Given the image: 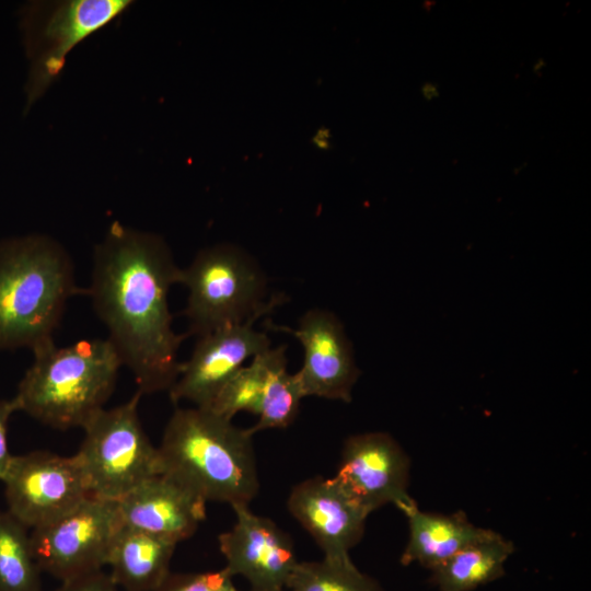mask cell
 I'll use <instances>...</instances> for the list:
<instances>
[{"instance_id":"6da1fadb","label":"cell","mask_w":591,"mask_h":591,"mask_svg":"<svg viewBox=\"0 0 591 591\" xmlns=\"http://www.w3.org/2000/svg\"><path fill=\"white\" fill-rule=\"evenodd\" d=\"M181 275L160 235L119 222L93 251L85 296L142 395L169 392L181 372L178 349L187 335L174 332L167 300Z\"/></svg>"},{"instance_id":"7a4b0ae2","label":"cell","mask_w":591,"mask_h":591,"mask_svg":"<svg viewBox=\"0 0 591 591\" xmlns=\"http://www.w3.org/2000/svg\"><path fill=\"white\" fill-rule=\"evenodd\" d=\"M253 436L208 408H176L158 447L162 473L206 502L250 506L259 490Z\"/></svg>"},{"instance_id":"3957f363","label":"cell","mask_w":591,"mask_h":591,"mask_svg":"<svg viewBox=\"0 0 591 591\" xmlns=\"http://www.w3.org/2000/svg\"><path fill=\"white\" fill-rule=\"evenodd\" d=\"M79 287L73 260L56 240L28 234L0 242V350L54 340Z\"/></svg>"},{"instance_id":"277c9868","label":"cell","mask_w":591,"mask_h":591,"mask_svg":"<svg viewBox=\"0 0 591 591\" xmlns=\"http://www.w3.org/2000/svg\"><path fill=\"white\" fill-rule=\"evenodd\" d=\"M33 351L14 399L18 409L55 429L83 428L112 395L121 360L107 338L55 340Z\"/></svg>"},{"instance_id":"5b68a950","label":"cell","mask_w":591,"mask_h":591,"mask_svg":"<svg viewBox=\"0 0 591 591\" xmlns=\"http://www.w3.org/2000/svg\"><path fill=\"white\" fill-rule=\"evenodd\" d=\"M181 285L188 291L183 314L188 335L200 337L241 323L257 313H270L286 301L276 294L265 301L267 278L258 263L241 247L221 243L197 253L182 268Z\"/></svg>"},{"instance_id":"8992f818","label":"cell","mask_w":591,"mask_h":591,"mask_svg":"<svg viewBox=\"0 0 591 591\" xmlns=\"http://www.w3.org/2000/svg\"><path fill=\"white\" fill-rule=\"evenodd\" d=\"M136 391L125 403L103 408L82 428L78 456L92 495L119 500L148 478L161 474L158 447L140 422Z\"/></svg>"},{"instance_id":"52a82bcc","label":"cell","mask_w":591,"mask_h":591,"mask_svg":"<svg viewBox=\"0 0 591 591\" xmlns=\"http://www.w3.org/2000/svg\"><path fill=\"white\" fill-rule=\"evenodd\" d=\"M129 0H66L36 2L24 14L26 49L31 58L28 104L59 77L68 54L83 39L126 11Z\"/></svg>"},{"instance_id":"ba28073f","label":"cell","mask_w":591,"mask_h":591,"mask_svg":"<svg viewBox=\"0 0 591 591\" xmlns=\"http://www.w3.org/2000/svg\"><path fill=\"white\" fill-rule=\"evenodd\" d=\"M121 525L116 500L90 495L60 518L31 530L36 563L61 582L100 571Z\"/></svg>"},{"instance_id":"9c48e42d","label":"cell","mask_w":591,"mask_h":591,"mask_svg":"<svg viewBox=\"0 0 591 591\" xmlns=\"http://www.w3.org/2000/svg\"><path fill=\"white\" fill-rule=\"evenodd\" d=\"M2 483L7 511L28 530L50 523L92 495L76 454L14 455Z\"/></svg>"},{"instance_id":"30bf717a","label":"cell","mask_w":591,"mask_h":591,"mask_svg":"<svg viewBox=\"0 0 591 591\" xmlns=\"http://www.w3.org/2000/svg\"><path fill=\"white\" fill-rule=\"evenodd\" d=\"M410 461L389 433L372 431L348 437L333 476L369 513L394 505L405 515L418 508L408 494Z\"/></svg>"},{"instance_id":"8fae6325","label":"cell","mask_w":591,"mask_h":591,"mask_svg":"<svg viewBox=\"0 0 591 591\" xmlns=\"http://www.w3.org/2000/svg\"><path fill=\"white\" fill-rule=\"evenodd\" d=\"M266 314L257 313L244 322L197 337L192 356L182 362L178 378L169 391L171 401L175 404L187 401L208 408L247 359L270 348L267 334L254 326Z\"/></svg>"},{"instance_id":"7c38bea8","label":"cell","mask_w":591,"mask_h":591,"mask_svg":"<svg viewBox=\"0 0 591 591\" xmlns=\"http://www.w3.org/2000/svg\"><path fill=\"white\" fill-rule=\"evenodd\" d=\"M267 326L292 334L302 345L303 363L294 374L304 397L351 402L360 370L344 325L334 313L323 309L309 310L296 329L270 322Z\"/></svg>"},{"instance_id":"4fadbf2b","label":"cell","mask_w":591,"mask_h":591,"mask_svg":"<svg viewBox=\"0 0 591 591\" xmlns=\"http://www.w3.org/2000/svg\"><path fill=\"white\" fill-rule=\"evenodd\" d=\"M235 522L218 536L219 548L232 576H243L252 591H287L299 563L293 541L271 519L250 506L232 507Z\"/></svg>"},{"instance_id":"5bb4252c","label":"cell","mask_w":591,"mask_h":591,"mask_svg":"<svg viewBox=\"0 0 591 591\" xmlns=\"http://www.w3.org/2000/svg\"><path fill=\"white\" fill-rule=\"evenodd\" d=\"M290 514L306 530L333 563H350V551L361 541L370 513L334 477L301 480L287 498Z\"/></svg>"},{"instance_id":"9a60e30c","label":"cell","mask_w":591,"mask_h":591,"mask_svg":"<svg viewBox=\"0 0 591 591\" xmlns=\"http://www.w3.org/2000/svg\"><path fill=\"white\" fill-rule=\"evenodd\" d=\"M206 501L172 476L154 475L117 500L123 525L179 543L206 519Z\"/></svg>"},{"instance_id":"2e32d148","label":"cell","mask_w":591,"mask_h":591,"mask_svg":"<svg viewBox=\"0 0 591 591\" xmlns=\"http://www.w3.org/2000/svg\"><path fill=\"white\" fill-rule=\"evenodd\" d=\"M406 517L409 534L401 556L404 566L417 563L432 570L468 545L498 534L473 524L464 512L441 514L416 508Z\"/></svg>"},{"instance_id":"e0dca14e","label":"cell","mask_w":591,"mask_h":591,"mask_svg":"<svg viewBox=\"0 0 591 591\" xmlns=\"http://www.w3.org/2000/svg\"><path fill=\"white\" fill-rule=\"evenodd\" d=\"M176 543L121 525L109 549V577L126 591H155L171 573Z\"/></svg>"},{"instance_id":"ac0fdd59","label":"cell","mask_w":591,"mask_h":591,"mask_svg":"<svg viewBox=\"0 0 591 591\" xmlns=\"http://www.w3.org/2000/svg\"><path fill=\"white\" fill-rule=\"evenodd\" d=\"M514 552L500 533L461 549L431 571L439 591H472L505 575V564Z\"/></svg>"},{"instance_id":"d6986e66","label":"cell","mask_w":591,"mask_h":591,"mask_svg":"<svg viewBox=\"0 0 591 591\" xmlns=\"http://www.w3.org/2000/svg\"><path fill=\"white\" fill-rule=\"evenodd\" d=\"M286 350L281 345L256 355L224 384L208 409L229 420L240 412L258 416L269 374L287 360Z\"/></svg>"},{"instance_id":"ffe728a7","label":"cell","mask_w":591,"mask_h":591,"mask_svg":"<svg viewBox=\"0 0 591 591\" xmlns=\"http://www.w3.org/2000/svg\"><path fill=\"white\" fill-rule=\"evenodd\" d=\"M28 532L0 509V591H43Z\"/></svg>"},{"instance_id":"44dd1931","label":"cell","mask_w":591,"mask_h":591,"mask_svg":"<svg viewBox=\"0 0 591 591\" xmlns=\"http://www.w3.org/2000/svg\"><path fill=\"white\" fill-rule=\"evenodd\" d=\"M287 591H383L371 577L350 563L299 561Z\"/></svg>"},{"instance_id":"7402d4cb","label":"cell","mask_w":591,"mask_h":591,"mask_svg":"<svg viewBox=\"0 0 591 591\" xmlns=\"http://www.w3.org/2000/svg\"><path fill=\"white\" fill-rule=\"evenodd\" d=\"M287 362H279L269 374L258 421L248 428L252 434L266 429L287 428L297 418L304 396L296 374L288 372Z\"/></svg>"},{"instance_id":"603a6c76","label":"cell","mask_w":591,"mask_h":591,"mask_svg":"<svg viewBox=\"0 0 591 591\" xmlns=\"http://www.w3.org/2000/svg\"><path fill=\"white\" fill-rule=\"evenodd\" d=\"M232 577L225 567L207 572L170 573L155 591H240Z\"/></svg>"},{"instance_id":"cb8c5ba5","label":"cell","mask_w":591,"mask_h":591,"mask_svg":"<svg viewBox=\"0 0 591 591\" xmlns=\"http://www.w3.org/2000/svg\"><path fill=\"white\" fill-rule=\"evenodd\" d=\"M18 410L14 397L0 398V483L4 479L14 456L8 447V425L11 416Z\"/></svg>"},{"instance_id":"d4e9b609","label":"cell","mask_w":591,"mask_h":591,"mask_svg":"<svg viewBox=\"0 0 591 591\" xmlns=\"http://www.w3.org/2000/svg\"><path fill=\"white\" fill-rule=\"evenodd\" d=\"M116 587L109 575L100 570L61 582L56 591H116Z\"/></svg>"},{"instance_id":"484cf974","label":"cell","mask_w":591,"mask_h":591,"mask_svg":"<svg viewBox=\"0 0 591 591\" xmlns=\"http://www.w3.org/2000/svg\"><path fill=\"white\" fill-rule=\"evenodd\" d=\"M313 141L317 147H320L322 149L328 148V144H329V132H328V130L325 129V128L320 129L315 134Z\"/></svg>"}]
</instances>
